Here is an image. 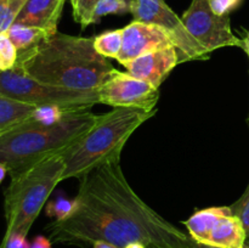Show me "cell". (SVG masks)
Wrapping results in <instances>:
<instances>
[{
  "label": "cell",
  "instance_id": "6da1fadb",
  "mask_svg": "<svg viewBox=\"0 0 249 248\" xmlns=\"http://www.w3.org/2000/svg\"><path fill=\"white\" fill-rule=\"evenodd\" d=\"M73 215L46 226L60 245L85 246L105 241L118 248L141 242L148 248H194L184 231L160 216L131 189L121 167L112 160L80 179Z\"/></svg>",
  "mask_w": 249,
  "mask_h": 248
},
{
  "label": "cell",
  "instance_id": "7a4b0ae2",
  "mask_svg": "<svg viewBox=\"0 0 249 248\" xmlns=\"http://www.w3.org/2000/svg\"><path fill=\"white\" fill-rule=\"evenodd\" d=\"M16 66L38 82L73 90H97L118 70L94 48V36L56 33L18 53Z\"/></svg>",
  "mask_w": 249,
  "mask_h": 248
},
{
  "label": "cell",
  "instance_id": "3957f363",
  "mask_svg": "<svg viewBox=\"0 0 249 248\" xmlns=\"http://www.w3.org/2000/svg\"><path fill=\"white\" fill-rule=\"evenodd\" d=\"M97 117L84 109L68 114L53 125H43L29 118L0 136V162L12 175L49 156L63 153L92 128Z\"/></svg>",
  "mask_w": 249,
  "mask_h": 248
},
{
  "label": "cell",
  "instance_id": "277c9868",
  "mask_svg": "<svg viewBox=\"0 0 249 248\" xmlns=\"http://www.w3.org/2000/svg\"><path fill=\"white\" fill-rule=\"evenodd\" d=\"M156 113L157 109L114 107L107 113L99 114L92 128L62 153L65 160L62 181L71 177L80 180L91 170L121 159L122 150L129 138Z\"/></svg>",
  "mask_w": 249,
  "mask_h": 248
},
{
  "label": "cell",
  "instance_id": "5b68a950",
  "mask_svg": "<svg viewBox=\"0 0 249 248\" xmlns=\"http://www.w3.org/2000/svg\"><path fill=\"white\" fill-rule=\"evenodd\" d=\"M63 172V155L58 153L10 175L11 182L4 194L5 235H28L51 192L62 181Z\"/></svg>",
  "mask_w": 249,
  "mask_h": 248
},
{
  "label": "cell",
  "instance_id": "8992f818",
  "mask_svg": "<svg viewBox=\"0 0 249 248\" xmlns=\"http://www.w3.org/2000/svg\"><path fill=\"white\" fill-rule=\"evenodd\" d=\"M0 95L32 106H55L89 109L100 104L97 90H73L38 82L21 68L0 71Z\"/></svg>",
  "mask_w": 249,
  "mask_h": 248
},
{
  "label": "cell",
  "instance_id": "52a82bcc",
  "mask_svg": "<svg viewBox=\"0 0 249 248\" xmlns=\"http://www.w3.org/2000/svg\"><path fill=\"white\" fill-rule=\"evenodd\" d=\"M134 21L155 24L169 33L180 56V63L207 60L209 53L190 35L181 21L164 0H133Z\"/></svg>",
  "mask_w": 249,
  "mask_h": 248
},
{
  "label": "cell",
  "instance_id": "ba28073f",
  "mask_svg": "<svg viewBox=\"0 0 249 248\" xmlns=\"http://www.w3.org/2000/svg\"><path fill=\"white\" fill-rule=\"evenodd\" d=\"M181 21L190 35L208 53L226 46L242 45V40L231 29L230 16H216L209 0H192Z\"/></svg>",
  "mask_w": 249,
  "mask_h": 248
},
{
  "label": "cell",
  "instance_id": "9c48e42d",
  "mask_svg": "<svg viewBox=\"0 0 249 248\" xmlns=\"http://www.w3.org/2000/svg\"><path fill=\"white\" fill-rule=\"evenodd\" d=\"M97 91L100 104L145 111H155L160 99L158 88L121 71H117Z\"/></svg>",
  "mask_w": 249,
  "mask_h": 248
},
{
  "label": "cell",
  "instance_id": "30bf717a",
  "mask_svg": "<svg viewBox=\"0 0 249 248\" xmlns=\"http://www.w3.org/2000/svg\"><path fill=\"white\" fill-rule=\"evenodd\" d=\"M122 29L123 44L117 61L123 66L151 51L175 46L169 33L155 24L133 21Z\"/></svg>",
  "mask_w": 249,
  "mask_h": 248
},
{
  "label": "cell",
  "instance_id": "8fae6325",
  "mask_svg": "<svg viewBox=\"0 0 249 248\" xmlns=\"http://www.w3.org/2000/svg\"><path fill=\"white\" fill-rule=\"evenodd\" d=\"M179 63L180 56L178 48L170 46L139 56L124 67L128 70L129 74L160 88L163 80Z\"/></svg>",
  "mask_w": 249,
  "mask_h": 248
},
{
  "label": "cell",
  "instance_id": "7c38bea8",
  "mask_svg": "<svg viewBox=\"0 0 249 248\" xmlns=\"http://www.w3.org/2000/svg\"><path fill=\"white\" fill-rule=\"evenodd\" d=\"M66 0H27L15 23L38 27L49 35L57 33L58 21Z\"/></svg>",
  "mask_w": 249,
  "mask_h": 248
},
{
  "label": "cell",
  "instance_id": "4fadbf2b",
  "mask_svg": "<svg viewBox=\"0 0 249 248\" xmlns=\"http://www.w3.org/2000/svg\"><path fill=\"white\" fill-rule=\"evenodd\" d=\"M247 241L245 226L240 218L231 212L218 221L211 235L208 236L206 246L213 248H243Z\"/></svg>",
  "mask_w": 249,
  "mask_h": 248
},
{
  "label": "cell",
  "instance_id": "5bb4252c",
  "mask_svg": "<svg viewBox=\"0 0 249 248\" xmlns=\"http://www.w3.org/2000/svg\"><path fill=\"white\" fill-rule=\"evenodd\" d=\"M232 211L230 207H211V208L201 209L192 214L186 221H184V224L194 242L197 245L206 246L208 236L211 235L214 226L223 216L228 215Z\"/></svg>",
  "mask_w": 249,
  "mask_h": 248
},
{
  "label": "cell",
  "instance_id": "9a60e30c",
  "mask_svg": "<svg viewBox=\"0 0 249 248\" xmlns=\"http://www.w3.org/2000/svg\"><path fill=\"white\" fill-rule=\"evenodd\" d=\"M36 106L0 95V136L28 121Z\"/></svg>",
  "mask_w": 249,
  "mask_h": 248
},
{
  "label": "cell",
  "instance_id": "2e32d148",
  "mask_svg": "<svg viewBox=\"0 0 249 248\" xmlns=\"http://www.w3.org/2000/svg\"><path fill=\"white\" fill-rule=\"evenodd\" d=\"M6 33L14 45L16 46L18 53H26V51L36 48L41 41L51 36L44 29L21 23H14Z\"/></svg>",
  "mask_w": 249,
  "mask_h": 248
},
{
  "label": "cell",
  "instance_id": "e0dca14e",
  "mask_svg": "<svg viewBox=\"0 0 249 248\" xmlns=\"http://www.w3.org/2000/svg\"><path fill=\"white\" fill-rule=\"evenodd\" d=\"M123 44V29L106 31L94 36V48L106 58H118Z\"/></svg>",
  "mask_w": 249,
  "mask_h": 248
},
{
  "label": "cell",
  "instance_id": "ac0fdd59",
  "mask_svg": "<svg viewBox=\"0 0 249 248\" xmlns=\"http://www.w3.org/2000/svg\"><path fill=\"white\" fill-rule=\"evenodd\" d=\"M77 111H84V109L65 108V107L55 106V105L39 106L36 107L31 119L36 123L43 124V125H53V124L60 123L61 121H63L68 114Z\"/></svg>",
  "mask_w": 249,
  "mask_h": 248
},
{
  "label": "cell",
  "instance_id": "d6986e66",
  "mask_svg": "<svg viewBox=\"0 0 249 248\" xmlns=\"http://www.w3.org/2000/svg\"><path fill=\"white\" fill-rule=\"evenodd\" d=\"M78 208L77 198H67L65 196H57L46 204V215L55 218L56 221H62L74 214Z\"/></svg>",
  "mask_w": 249,
  "mask_h": 248
},
{
  "label": "cell",
  "instance_id": "ffe728a7",
  "mask_svg": "<svg viewBox=\"0 0 249 248\" xmlns=\"http://www.w3.org/2000/svg\"><path fill=\"white\" fill-rule=\"evenodd\" d=\"M131 10L133 0H100L92 15V23H97L107 15L131 14Z\"/></svg>",
  "mask_w": 249,
  "mask_h": 248
},
{
  "label": "cell",
  "instance_id": "44dd1931",
  "mask_svg": "<svg viewBox=\"0 0 249 248\" xmlns=\"http://www.w3.org/2000/svg\"><path fill=\"white\" fill-rule=\"evenodd\" d=\"M27 0H0V33H6L16 22Z\"/></svg>",
  "mask_w": 249,
  "mask_h": 248
},
{
  "label": "cell",
  "instance_id": "7402d4cb",
  "mask_svg": "<svg viewBox=\"0 0 249 248\" xmlns=\"http://www.w3.org/2000/svg\"><path fill=\"white\" fill-rule=\"evenodd\" d=\"M99 1L100 0H71L73 17L83 28L92 24V15Z\"/></svg>",
  "mask_w": 249,
  "mask_h": 248
},
{
  "label": "cell",
  "instance_id": "603a6c76",
  "mask_svg": "<svg viewBox=\"0 0 249 248\" xmlns=\"http://www.w3.org/2000/svg\"><path fill=\"white\" fill-rule=\"evenodd\" d=\"M18 51L7 33H0V71H9L16 66Z\"/></svg>",
  "mask_w": 249,
  "mask_h": 248
},
{
  "label": "cell",
  "instance_id": "cb8c5ba5",
  "mask_svg": "<svg viewBox=\"0 0 249 248\" xmlns=\"http://www.w3.org/2000/svg\"><path fill=\"white\" fill-rule=\"evenodd\" d=\"M231 211L235 214L237 218H240V220L242 221L243 226H245L246 233H247V240L249 238V184L246 189V191L243 192L242 196L232 204L230 206Z\"/></svg>",
  "mask_w": 249,
  "mask_h": 248
},
{
  "label": "cell",
  "instance_id": "d4e9b609",
  "mask_svg": "<svg viewBox=\"0 0 249 248\" xmlns=\"http://www.w3.org/2000/svg\"><path fill=\"white\" fill-rule=\"evenodd\" d=\"M242 0H209L211 10L216 16H230V12L237 9Z\"/></svg>",
  "mask_w": 249,
  "mask_h": 248
},
{
  "label": "cell",
  "instance_id": "484cf974",
  "mask_svg": "<svg viewBox=\"0 0 249 248\" xmlns=\"http://www.w3.org/2000/svg\"><path fill=\"white\" fill-rule=\"evenodd\" d=\"M0 248H31V243L27 241V236L22 233L14 232L9 235L4 233Z\"/></svg>",
  "mask_w": 249,
  "mask_h": 248
},
{
  "label": "cell",
  "instance_id": "4316f807",
  "mask_svg": "<svg viewBox=\"0 0 249 248\" xmlns=\"http://www.w3.org/2000/svg\"><path fill=\"white\" fill-rule=\"evenodd\" d=\"M31 248H53V242L46 236L38 235L31 242Z\"/></svg>",
  "mask_w": 249,
  "mask_h": 248
},
{
  "label": "cell",
  "instance_id": "83f0119b",
  "mask_svg": "<svg viewBox=\"0 0 249 248\" xmlns=\"http://www.w3.org/2000/svg\"><path fill=\"white\" fill-rule=\"evenodd\" d=\"M242 40V45H241V48L243 49V51H245L246 53H247L248 58H249V31L246 33L245 38L241 39Z\"/></svg>",
  "mask_w": 249,
  "mask_h": 248
},
{
  "label": "cell",
  "instance_id": "f1b7e54d",
  "mask_svg": "<svg viewBox=\"0 0 249 248\" xmlns=\"http://www.w3.org/2000/svg\"><path fill=\"white\" fill-rule=\"evenodd\" d=\"M92 248H118L114 245H111L108 242H105V241H96V242L92 245Z\"/></svg>",
  "mask_w": 249,
  "mask_h": 248
},
{
  "label": "cell",
  "instance_id": "f546056e",
  "mask_svg": "<svg viewBox=\"0 0 249 248\" xmlns=\"http://www.w3.org/2000/svg\"><path fill=\"white\" fill-rule=\"evenodd\" d=\"M7 173H9V170H7L6 165L2 164V163L0 162V184L4 181V179H5V177H6Z\"/></svg>",
  "mask_w": 249,
  "mask_h": 248
},
{
  "label": "cell",
  "instance_id": "4dcf8cb0",
  "mask_svg": "<svg viewBox=\"0 0 249 248\" xmlns=\"http://www.w3.org/2000/svg\"><path fill=\"white\" fill-rule=\"evenodd\" d=\"M123 248H148V247L141 242H133V243H129V245H126L125 247Z\"/></svg>",
  "mask_w": 249,
  "mask_h": 248
},
{
  "label": "cell",
  "instance_id": "1f68e13d",
  "mask_svg": "<svg viewBox=\"0 0 249 248\" xmlns=\"http://www.w3.org/2000/svg\"><path fill=\"white\" fill-rule=\"evenodd\" d=\"M194 248H213V247H207V246H201V245H197V243H195Z\"/></svg>",
  "mask_w": 249,
  "mask_h": 248
},
{
  "label": "cell",
  "instance_id": "d6a6232c",
  "mask_svg": "<svg viewBox=\"0 0 249 248\" xmlns=\"http://www.w3.org/2000/svg\"><path fill=\"white\" fill-rule=\"evenodd\" d=\"M243 248H249V246H248V245H246L245 247H243Z\"/></svg>",
  "mask_w": 249,
  "mask_h": 248
},
{
  "label": "cell",
  "instance_id": "836d02e7",
  "mask_svg": "<svg viewBox=\"0 0 249 248\" xmlns=\"http://www.w3.org/2000/svg\"><path fill=\"white\" fill-rule=\"evenodd\" d=\"M247 123H248V125H249V116H248V119H247Z\"/></svg>",
  "mask_w": 249,
  "mask_h": 248
}]
</instances>
